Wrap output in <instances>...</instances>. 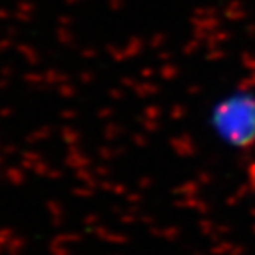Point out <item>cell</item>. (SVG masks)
Wrapping results in <instances>:
<instances>
[{
  "label": "cell",
  "mask_w": 255,
  "mask_h": 255,
  "mask_svg": "<svg viewBox=\"0 0 255 255\" xmlns=\"http://www.w3.org/2000/svg\"><path fill=\"white\" fill-rule=\"evenodd\" d=\"M215 124L229 142L247 143L255 138V100L234 98L218 107Z\"/></svg>",
  "instance_id": "obj_1"
}]
</instances>
